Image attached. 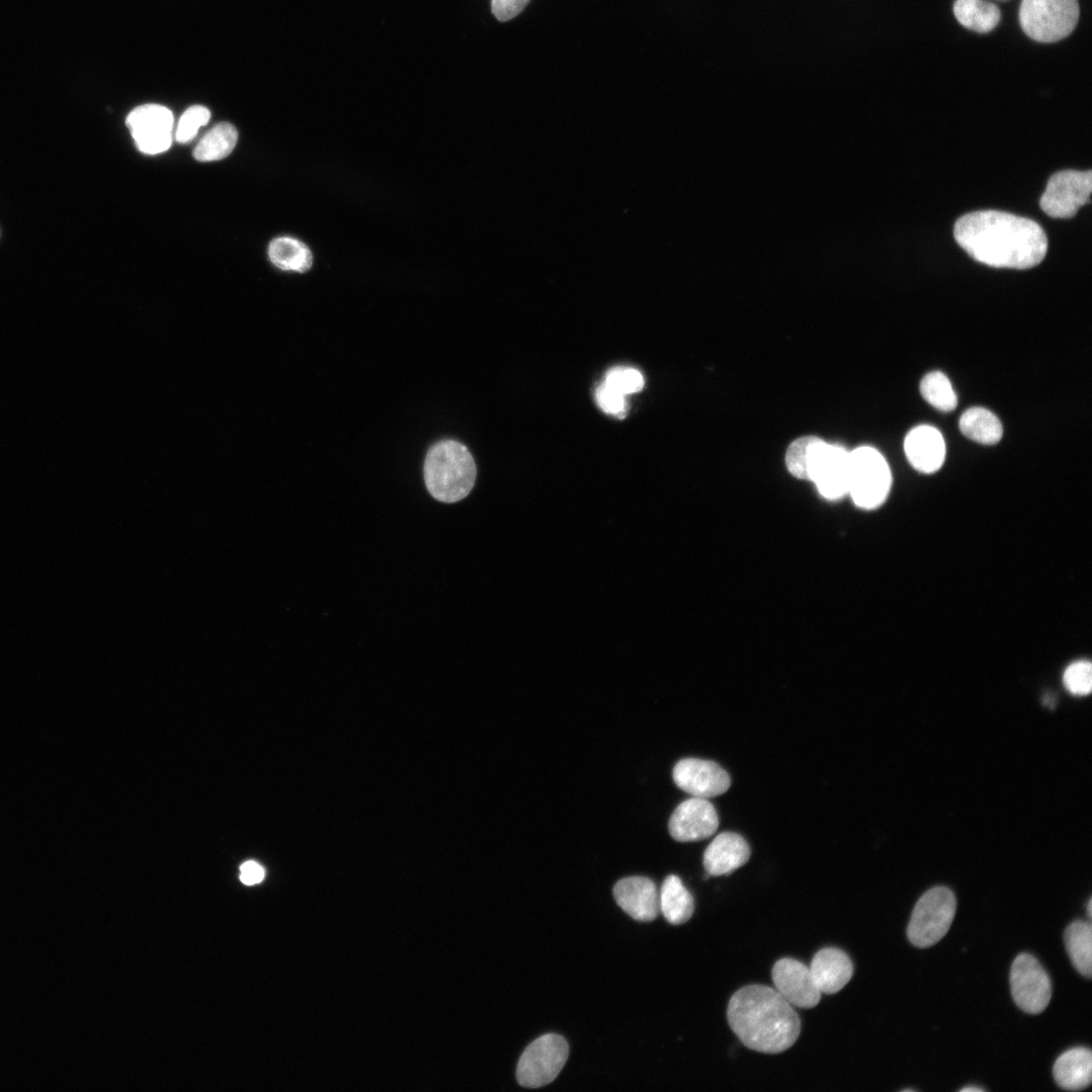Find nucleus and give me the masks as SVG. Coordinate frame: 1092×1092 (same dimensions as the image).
<instances>
[{
    "label": "nucleus",
    "instance_id": "nucleus-1",
    "mask_svg": "<svg viewBox=\"0 0 1092 1092\" xmlns=\"http://www.w3.org/2000/svg\"><path fill=\"white\" fill-rule=\"evenodd\" d=\"M957 243L976 261L996 268L1028 269L1046 257L1048 239L1033 220L999 211H978L955 224Z\"/></svg>",
    "mask_w": 1092,
    "mask_h": 1092
},
{
    "label": "nucleus",
    "instance_id": "nucleus-2",
    "mask_svg": "<svg viewBox=\"0 0 1092 1092\" xmlns=\"http://www.w3.org/2000/svg\"><path fill=\"white\" fill-rule=\"evenodd\" d=\"M727 1019L746 1047L765 1054L787 1051L802 1032L794 1006L775 988L765 985L737 991L728 1002Z\"/></svg>",
    "mask_w": 1092,
    "mask_h": 1092
},
{
    "label": "nucleus",
    "instance_id": "nucleus-3",
    "mask_svg": "<svg viewBox=\"0 0 1092 1092\" xmlns=\"http://www.w3.org/2000/svg\"><path fill=\"white\" fill-rule=\"evenodd\" d=\"M424 478L434 498L444 503H457L472 492L477 466L466 446L452 440L443 441L428 454Z\"/></svg>",
    "mask_w": 1092,
    "mask_h": 1092
},
{
    "label": "nucleus",
    "instance_id": "nucleus-4",
    "mask_svg": "<svg viewBox=\"0 0 1092 1092\" xmlns=\"http://www.w3.org/2000/svg\"><path fill=\"white\" fill-rule=\"evenodd\" d=\"M1079 15L1077 0H1022L1019 22L1034 41L1054 43L1074 31Z\"/></svg>",
    "mask_w": 1092,
    "mask_h": 1092
},
{
    "label": "nucleus",
    "instance_id": "nucleus-5",
    "mask_svg": "<svg viewBox=\"0 0 1092 1092\" xmlns=\"http://www.w3.org/2000/svg\"><path fill=\"white\" fill-rule=\"evenodd\" d=\"M891 485L890 468L878 451L864 447L850 453L848 495L858 507L878 508L887 499Z\"/></svg>",
    "mask_w": 1092,
    "mask_h": 1092
},
{
    "label": "nucleus",
    "instance_id": "nucleus-6",
    "mask_svg": "<svg viewBox=\"0 0 1092 1092\" xmlns=\"http://www.w3.org/2000/svg\"><path fill=\"white\" fill-rule=\"evenodd\" d=\"M957 909L954 893L939 886L927 891L918 901L907 928L909 942L922 949L939 943L949 932Z\"/></svg>",
    "mask_w": 1092,
    "mask_h": 1092
},
{
    "label": "nucleus",
    "instance_id": "nucleus-7",
    "mask_svg": "<svg viewBox=\"0 0 1092 1092\" xmlns=\"http://www.w3.org/2000/svg\"><path fill=\"white\" fill-rule=\"evenodd\" d=\"M568 1042L559 1035L548 1034L531 1043L517 1066V1079L527 1088H539L552 1083L569 1058Z\"/></svg>",
    "mask_w": 1092,
    "mask_h": 1092
},
{
    "label": "nucleus",
    "instance_id": "nucleus-8",
    "mask_svg": "<svg viewBox=\"0 0 1092 1092\" xmlns=\"http://www.w3.org/2000/svg\"><path fill=\"white\" fill-rule=\"evenodd\" d=\"M849 476L850 453L818 438L809 464V481L826 499L838 500L849 493Z\"/></svg>",
    "mask_w": 1092,
    "mask_h": 1092
},
{
    "label": "nucleus",
    "instance_id": "nucleus-9",
    "mask_svg": "<svg viewBox=\"0 0 1092 1092\" xmlns=\"http://www.w3.org/2000/svg\"><path fill=\"white\" fill-rule=\"evenodd\" d=\"M1091 191V170H1063L1050 177L1040 207L1051 218L1070 219L1079 208L1090 204Z\"/></svg>",
    "mask_w": 1092,
    "mask_h": 1092
},
{
    "label": "nucleus",
    "instance_id": "nucleus-10",
    "mask_svg": "<svg viewBox=\"0 0 1092 1092\" xmlns=\"http://www.w3.org/2000/svg\"><path fill=\"white\" fill-rule=\"evenodd\" d=\"M1010 989L1015 1004L1029 1014L1042 1013L1052 997L1048 973L1032 955H1018L1010 970Z\"/></svg>",
    "mask_w": 1092,
    "mask_h": 1092
},
{
    "label": "nucleus",
    "instance_id": "nucleus-11",
    "mask_svg": "<svg viewBox=\"0 0 1092 1092\" xmlns=\"http://www.w3.org/2000/svg\"><path fill=\"white\" fill-rule=\"evenodd\" d=\"M126 124L141 152L156 155L170 148L173 115L167 108L159 105L138 107L130 113Z\"/></svg>",
    "mask_w": 1092,
    "mask_h": 1092
},
{
    "label": "nucleus",
    "instance_id": "nucleus-12",
    "mask_svg": "<svg viewBox=\"0 0 1092 1092\" xmlns=\"http://www.w3.org/2000/svg\"><path fill=\"white\" fill-rule=\"evenodd\" d=\"M676 785L692 798L713 799L731 788V777L718 764L700 760L684 759L673 770Z\"/></svg>",
    "mask_w": 1092,
    "mask_h": 1092
},
{
    "label": "nucleus",
    "instance_id": "nucleus-13",
    "mask_svg": "<svg viewBox=\"0 0 1092 1092\" xmlns=\"http://www.w3.org/2000/svg\"><path fill=\"white\" fill-rule=\"evenodd\" d=\"M718 826L719 818L712 804L705 799L692 798L675 810L669 832L677 842H698L712 837Z\"/></svg>",
    "mask_w": 1092,
    "mask_h": 1092
},
{
    "label": "nucleus",
    "instance_id": "nucleus-14",
    "mask_svg": "<svg viewBox=\"0 0 1092 1092\" xmlns=\"http://www.w3.org/2000/svg\"><path fill=\"white\" fill-rule=\"evenodd\" d=\"M772 978L777 992L793 1006L813 1008L820 1003L822 992L804 963L781 959L773 967Z\"/></svg>",
    "mask_w": 1092,
    "mask_h": 1092
},
{
    "label": "nucleus",
    "instance_id": "nucleus-15",
    "mask_svg": "<svg viewBox=\"0 0 1092 1092\" xmlns=\"http://www.w3.org/2000/svg\"><path fill=\"white\" fill-rule=\"evenodd\" d=\"M613 894L617 904L635 921L652 922L659 914V892L649 878H624L617 882Z\"/></svg>",
    "mask_w": 1092,
    "mask_h": 1092
},
{
    "label": "nucleus",
    "instance_id": "nucleus-16",
    "mask_svg": "<svg viewBox=\"0 0 1092 1092\" xmlns=\"http://www.w3.org/2000/svg\"><path fill=\"white\" fill-rule=\"evenodd\" d=\"M751 858L747 841L735 833L718 835L707 847L703 864L709 876L730 875L743 867Z\"/></svg>",
    "mask_w": 1092,
    "mask_h": 1092
},
{
    "label": "nucleus",
    "instance_id": "nucleus-17",
    "mask_svg": "<svg viewBox=\"0 0 1092 1092\" xmlns=\"http://www.w3.org/2000/svg\"><path fill=\"white\" fill-rule=\"evenodd\" d=\"M904 451L913 468L927 475L938 472L946 459L944 438L930 426L914 429L905 439Z\"/></svg>",
    "mask_w": 1092,
    "mask_h": 1092
},
{
    "label": "nucleus",
    "instance_id": "nucleus-18",
    "mask_svg": "<svg viewBox=\"0 0 1092 1092\" xmlns=\"http://www.w3.org/2000/svg\"><path fill=\"white\" fill-rule=\"evenodd\" d=\"M810 969L822 994H835L841 991L854 974L850 957L837 948H826L818 952Z\"/></svg>",
    "mask_w": 1092,
    "mask_h": 1092
},
{
    "label": "nucleus",
    "instance_id": "nucleus-19",
    "mask_svg": "<svg viewBox=\"0 0 1092 1092\" xmlns=\"http://www.w3.org/2000/svg\"><path fill=\"white\" fill-rule=\"evenodd\" d=\"M1053 1074L1056 1083L1066 1090H1083L1091 1084L1092 1054L1087 1048L1078 1047L1063 1053L1055 1062Z\"/></svg>",
    "mask_w": 1092,
    "mask_h": 1092
},
{
    "label": "nucleus",
    "instance_id": "nucleus-20",
    "mask_svg": "<svg viewBox=\"0 0 1092 1092\" xmlns=\"http://www.w3.org/2000/svg\"><path fill=\"white\" fill-rule=\"evenodd\" d=\"M695 909L694 898L676 875L665 878L659 891V912L672 925L687 923Z\"/></svg>",
    "mask_w": 1092,
    "mask_h": 1092
},
{
    "label": "nucleus",
    "instance_id": "nucleus-21",
    "mask_svg": "<svg viewBox=\"0 0 1092 1092\" xmlns=\"http://www.w3.org/2000/svg\"><path fill=\"white\" fill-rule=\"evenodd\" d=\"M959 429L967 439L984 446L998 444L1003 435L998 417L982 407H973L963 413Z\"/></svg>",
    "mask_w": 1092,
    "mask_h": 1092
},
{
    "label": "nucleus",
    "instance_id": "nucleus-22",
    "mask_svg": "<svg viewBox=\"0 0 1092 1092\" xmlns=\"http://www.w3.org/2000/svg\"><path fill=\"white\" fill-rule=\"evenodd\" d=\"M954 14L965 28L977 33H988L1000 21L999 9L986 0H956Z\"/></svg>",
    "mask_w": 1092,
    "mask_h": 1092
},
{
    "label": "nucleus",
    "instance_id": "nucleus-23",
    "mask_svg": "<svg viewBox=\"0 0 1092 1092\" xmlns=\"http://www.w3.org/2000/svg\"><path fill=\"white\" fill-rule=\"evenodd\" d=\"M1067 953L1075 969L1090 979L1092 974V928L1083 921L1073 922L1065 931Z\"/></svg>",
    "mask_w": 1092,
    "mask_h": 1092
},
{
    "label": "nucleus",
    "instance_id": "nucleus-24",
    "mask_svg": "<svg viewBox=\"0 0 1092 1092\" xmlns=\"http://www.w3.org/2000/svg\"><path fill=\"white\" fill-rule=\"evenodd\" d=\"M271 262L280 269L307 272L313 264L310 249L300 241L289 237L274 239L268 248Z\"/></svg>",
    "mask_w": 1092,
    "mask_h": 1092
},
{
    "label": "nucleus",
    "instance_id": "nucleus-25",
    "mask_svg": "<svg viewBox=\"0 0 1092 1092\" xmlns=\"http://www.w3.org/2000/svg\"><path fill=\"white\" fill-rule=\"evenodd\" d=\"M237 141L236 128L229 123H221L200 141L194 151V157L201 162L222 160L232 153Z\"/></svg>",
    "mask_w": 1092,
    "mask_h": 1092
},
{
    "label": "nucleus",
    "instance_id": "nucleus-26",
    "mask_svg": "<svg viewBox=\"0 0 1092 1092\" xmlns=\"http://www.w3.org/2000/svg\"><path fill=\"white\" fill-rule=\"evenodd\" d=\"M923 398L941 412H952L957 408L958 398L949 379L941 372L927 375L921 383Z\"/></svg>",
    "mask_w": 1092,
    "mask_h": 1092
},
{
    "label": "nucleus",
    "instance_id": "nucleus-27",
    "mask_svg": "<svg viewBox=\"0 0 1092 1092\" xmlns=\"http://www.w3.org/2000/svg\"><path fill=\"white\" fill-rule=\"evenodd\" d=\"M816 437H807L796 441L787 451L786 466L798 479L809 480V464Z\"/></svg>",
    "mask_w": 1092,
    "mask_h": 1092
},
{
    "label": "nucleus",
    "instance_id": "nucleus-28",
    "mask_svg": "<svg viewBox=\"0 0 1092 1092\" xmlns=\"http://www.w3.org/2000/svg\"><path fill=\"white\" fill-rule=\"evenodd\" d=\"M604 383L626 397L640 392L644 386V379L637 370L620 367L609 371Z\"/></svg>",
    "mask_w": 1092,
    "mask_h": 1092
},
{
    "label": "nucleus",
    "instance_id": "nucleus-29",
    "mask_svg": "<svg viewBox=\"0 0 1092 1092\" xmlns=\"http://www.w3.org/2000/svg\"><path fill=\"white\" fill-rule=\"evenodd\" d=\"M211 119V112L203 106L191 107L180 118L176 130V141L180 144L191 142L198 134L201 127L206 126Z\"/></svg>",
    "mask_w": 1092,
    "mask_h": 1092
},
{
    "label": "nucleus",
    "instance_id": "nucleus-30",
    "mask_svg": "<svg viewBox=\"0 0 1092 1092\" xmlns=\"http://www.w3.org/2000/svg\"><path fill=\"white\" fill-rule=\"evenodd\" d=\"M1063 681L1073 695H1088L1092 688L1091 663L1086 660L1073 662L1065 671Z\"/></svg>",
    "mask_w": 1092,
    "mask_h": 1092
},
{
    "label": "nucleus",
    "instance_id": "nucleus-31",
    "mask_svg": "<svg viewBox=\"0 0 1092 1092\" xmlns=\"http://www.w3.org/2000/svg\"><path fill=\"white\" fill-rule=\"evenodd\" d=\"M599 407L607 414L624 418L626 414L625 396L603 383L596 392Z\"/></svg>",
    "mask_w": 1092,
    "mask_h": 1092
},
{
    "label": "nucleus",
    "instance_id": "nucleus-32",
    "mask_svg": "<svg viewBox=\"0 0 1092 1092\" xmlns=\"http://www.w3.org/2000/svg\"><path fill=\"white\" fill-rule=\"evenodd\" d=\"M530 0H492V12L500 22H508L517 17L529 4Z\"/></svg>",
    "mask_w": 1092,
    "mask_h": 1092
},
{
    "label": "nucleus",
    "instance_id": "nucleus-33",
    "mask_svg": "<svg viewBox=\"0 0 1092 1092\" xmlns=\"http://www.w3.org/2000/svg\"><path fill=\"white\" fill-rule=\"evenodd\" d=\"M264 877V869L254 861H248L241 866L240 880L245 885L251 886L258 884Z\"/></svg>",
    "mask_w": 1092,
    "mask_h": 1092
},
{
    "label": "nucleus",
    "instance_id": "nucleus-34",
    "mask_svg": "<svg viewBox=\"0 0 1092 1092\" xmlns=\"http://www.w3.org/2000/svg\"><path fill=\"white\" fill-rule=\"evenodd\" d=\"M960 1091L961 1092H972V1091L981 1092V1091H983V1089H981L980 1087H976V1086H968V1087L962 1088Z\"/></svg>",
    "mask_w": 1092,
    "mask_h": 1092
},
{
    "label": "nucleus",
    "instance_id": "nucleus-35",
    "mask_svg": "<svg viewBox=\"0 0 1092 1092\" xmlns=\"http://www.w3.org/2000/svg\"><path fill=\"white\" fill-rule=\"evenodd\" d=\"M1087 909H1088V916H1089V918H1091V916H1092V911H1091L1092 909V900L1091 899H1089Z\"/></svg>",
    "mask_w": 1092,
    "mask_h": 1092
},
{
    "label": "nucleus",
    "instance_id": "nucleus-36",
    "mask_svg": "<svg viewBox=\"0 0 1092 1092\" xmlns=\"http://www.w3.org/2000/svg\"><path fill=\"white\" fill-rule=\"evenodd\" d=\"M903 1091H915L914 1089H904Z\"/></svg>",
    "mask_w": 1092,
    "mask_h": 1092
}]
</instances>
